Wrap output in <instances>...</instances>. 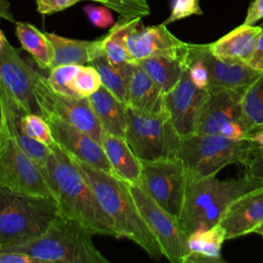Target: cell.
<instances>
[{
  "label": "cell",
  "mask_w": 263,
  "mask_h": 263,
  "mask_svg": "<svg viewBox=\"0 0 263 263\" xmlns=\"http://www.w3.org/2000/svg\"><path fill=\"white\" fill-rule=\"evenodd\" d=\"M34 96L42 116H53L86 133L98 143H102L104 130L92 112L87 98L71 97L55 91L47 78L37 74Z\"/></svg>",
  "instance_id": "10"
},
{
  "label": "cell",
  "mask_w": 263,
  "mask_h": 263,
  "mask_svg": "<svg viewBox=\"0 0 263 263\" xmlns=\"http://www.w3.org/2000/svg\"><path fill=\"white\" fill-rule=\"evenodd\" d=\"M0 263H43L31 255L16 251H0Z\"/></svg>",
  "instance_id": "37"
},
{
  "label": "cell",
  "mask_w": 263,
  "mask_h": 263,
  "mask_svg": "<svg viewBox=\"0 0 263 263\" xmlns=\"http://www.w3.org/2000/svg\"><path fill=\"white\" fill-rule=\"evenodd\" d=\"M260 27H261V28H262V29H263V22H262V23H261V25H260Z\"/></svg>",
  "instance_id": "45"
},
{
  "label": "cell",
  "mask_w": 263,
  "mask_h": 263,
  "mask_svg": "<svg viewBox=\"0 0 263 263\" xmlns=\"http://www.w3.org/2000/svg\"><path fill=\"white\" fill-rule=\"evenodd\" d=\"M225 240V230L220 224L189 233L185 263H224L222 246Z\"/></svg>",
  "instance_id": "24"
},
{
  "label": "cell",
  "mask_w": 263,
  "mask_h": 263,
  "mask_svg": "<svg viewBox=\"0 0 263 263\" xmlns=\"http://www.w3.org/2000/svg\"><path fill=\"white\" fill-rule=\"evenodd\" d=\"M128 18L121 16L107 34L100 37L103 53L111 64L116 66L132 64L124 41Z\"/></svg>",
  "instance_id": "28"
},
{
  "label": "cell",
  "mask_w": 263,
  "mask_h": 263,
  "mask_svg": "<svg viewBox=\"0 0 263 263\" xmlns=\"http://www.w3.org/2000/svg\"><path fill=\"white\" fill-rule=\"evenodd\" d=\"M82 0H36L37 10L41 14H51L73 6Z\"/></svg>",
  "instance_id": "36"
},
{
  "label": "cell",
  "mask_w": 263,
  "mask_h": 263,
  "mask_svg": "<svg viewBox=\"0 0 263 263\" xmlns=\"http://www.w3.org/2000/svg\"><path fill=\"white\" fill-rule=\"evenodd\" d=\"M43 117L50 126L55 143L68 155L90 166L113 174L101 144L93 138L57 117Z\"/></svg>",
  "instance_id": "16"
},
{
  "label": "cell",
  "mask_w": 263,
  "mask_h": 263,
  "mask_svg": "<svg viewBox=\"0 0 263 263\" xmlns=\"http://www.w3.org/2000/svg\"><path fill=\"white\" fill-rule=\"evenodd\" d=\"M125 105L140 114H157L166 110L164 93L137 64L129 78Z\"/></svg>",
  "instance_id": "20"
},
{
  "label": "cell",
  "mask_w": 263,
  "mask_h": 263,
  "mask_svg": "<svg viewBox=\"0 0 263 263\" xmlns=\"http://www.w3.org/2000/svg\"><path fill=\"white\" fill-rule=\"evenodd\" d=\"M189 49L198 57L209 73V90L229 89L245 95L262 72L245 63H231L215 57L209 44L188 43Z\"/></svg>",
  "instance_id": "15"
},
{
  "label": "cell",
  "mask_w": 263,
  "mask_h": 263,
  "mask_svg": "<svg viewBox=\"0 0 263 263\" xmlns=\"http://www.w3.org/2000/svg\"><path fill=\"white\" fill-rule=\"evenodd\" d=\"M0 20L8 21L9 23H14L13 14L10 10V5L7 0H0Z\"/></svg>",
  "instance_id": "43"
},
{
  "label": "cell",
  "mask_w": 263,
  "mask_h": 263,
  "mask_svg": "<svg viewBox=\"0 0 263 263\" xmlns=\"http://www.w3.org/2000/svg\"><path fill=\"white\" fill-rule=\"evenodd\" d=\"M118 12L124 17H143L150 14L146 0H93Z\"/></svg>",
  "instance_id": "33"
},
{
  "label": "cell",
  "mask_w": 263,
  "mask_h": 263,
  "mask_svg": "<svg viewBox=\"0 0 263 263\" xmlns=\"http://www.w3.org/2000/svg\"><path fill=\"white\" fill-rule=\"evenodd\" d=\"M128 187L143 219L159 243L163 257L172 263H185L188 234L180 220L162 209L139 185L128 184Z\"/></svg>",
  "instance_id": "11"
},
{
  "label": "cell",
  "mask_w": 263,
  "mask_h": 263,
  "mask_svg": "<svg viewBox=\"0 0 263 263\" xmlns=\"http://www.w3.org/2000/svg\"><path fill=\"white\" fill-rule=\"evenodd\" d=\"M45 176L60 215L78 222L92 234L116 237L112 221L93 190L70 156L57 143L50 147Z\"/></svg>",
  "instance_id": "1"
},
{
  "label": "cell",
  "mask_w": 263,
  "mask_h": 263,
  "mask_svg": "<svg viewBox=\"0 0 263 263\" xmlns=\"http://www.w3.org/2000/svg\"><path fill=\"white\" fill-rule=\"evenodd\" d=\"M92 112L104 133L125 138L127 107L103 85L87 97Z\"/></svg>",
  "instance_id": "22"
},
{
  "label": "cell",
  "mask_w": 263,
  "mask_h": 263,
  "mask_svg": "<svg viewBox=\"0 0 263 263\" xmlns=\"http://www.w3.org/2000/svg\"><path fill=\"white\" fill-rule=\"evenodd\" d=\"M101 146L111 165L113 175L128 184H138L141 177L142 162L126 139L104 133Z\"/></svg>",
  "instance_id": "21"
},
{
  "label": "cell",
  "mask_w": 263,
  "mask_h": 263,
  "mask_svg": "<svg viewBox=\"0 0 263 263\" xmlns=\"http://www.w3.org/2000/svg\"><path fill=\"white\" fill-rule=\"evenodd\" d=\"M70 158L111 219L116 238L134 241L153 259L159 260L163 257L159 243L135 202L128 184L111 173L90 166L72 156Z\"/></svg>",
  "instance_id": "2"
},
{
  "label": "cell",
  "mask_w": 263,
  "mask_h": 263,
  "mask_svg": "<svg viewBox=\"0 0 263 263\" xmlns=\"http://www.w3.org/2000/svg\"><path fill=\"white\" fill-rule=\"evenodd\" d=\"M246 173L263 182V150L257 149L250 164L246 167Z\"/></svg>",
  "instance_id": "39"
},
{
  "label": "cell",
  "mask_w": 263,
  "mask_h": 263,
  "mask_svg": "<svg viewBox=\"0 0 263 263\" xmlns=\"http://www.w3.org/2000/svg\"><path fill=\"white\" fill-rule=\"evenodd\" d=\"M254 233H258V234H260V235L263 237V223L260 224V225L254 230Z\"/></svg>",
  "instance_id": "44"
},
{
  "label": "cell",
  "mask_w": 263,
  "mask_h": 263,
  "mask_svg": "<svg viewBox=\"0 0 263 263\" xmlns=\"http://www.w3.org/2000/svg\"><path fill=\"white\" fill-rule=\"evenodd\" d=\"M242 97V95L229 89L210 91L199 113L195 133L218 135L225 123L234 120L240 121Z\"/></svg>",
  "instance_id": "17"
},
{
  "label": "cell",
  "mask_w": 263,
  "mask_h": 263,
  "mask_svg": "<svg viewBox=\"0 0 263 263\" xmlns=\"http://www.w3.org/2000/svg\"><path fill=\"white\" fill-rule=\"evenodd\" d=\"M250 141H252L260 150H263V125L255 127L247 137Z\"/></svg>",
  "instance_id": "42"
},
{
  "label": "cell",
  "mask_w": 263,
  "mask_h": 263,
  "mask_svg": "<svg viewBox=\"0 0 263 263\" xmlns=\"http://www.w3.org/2000/svg\"><path fill=\"white\" fill-rule=\"evenodd\" d=\"M52 47L53 67L67 64L88 65L93 59L103 52L101 38L97 40H79L66 38L54 33H46Z\"/></svg>",
  "instance_id": "23"
},
{
  "label": "cell",
  "mask_w": 263,
  "mask_h": 263,
  "mask_svg": "<svg viewBox=\"0 0 263 263\" xmlns=\"http://www.w3.org/2000/svg\"><path fill=\"white\" fill-rule=\"evenodd\" d=\"M194 14H202V10L199 6V0H173L171 14L162 24L168 25Z\"/></svg>",
  "instance_id": "34"
},
{
  "label": "cell",
  "mask_w": 263,
  "mask_h": 263,
  "mask_svg": "<svg viewBox=\"0 0 263 263\" xmlns=\"http://www.w3.org/2000/svg\"><path fill=\"white\" fill-rule=\"evenodd\" d=\"M58 214V203L52 197L22 193L0 187L1 248L38 237L47 229Z\"/></svg>",
  "instance_id": "5"
},
{
  "label": "cell",
  "mask_w": 263,
  "mask_h": 263,
  "mask_svg": "<svg viewBox=\"0 0 263 263\" xmlns=\"http://www.w3.org/2000/svg\"><path fill=\"white\" fill-rule=\"evenodd\" d=\"M263 223V187L253 190L230 204L219 224L224 228L226 239L249 233Z\"/></svg>",
  "instance_id": "18"
},
{
  "label": "cell",
  "mask_w": 263,
  "mask_h": 263,
  "mask_svg": "<svg viewBox=\"0 0 263 263\" xmlns=\"http://www.w3.org/2000/svg\"><path fill=\"white\" fill-rule=\"evenodd\" d=\"M16 121L31 138L48 147H52L55 144L50 126L40 113H26L17 107Z\"/></svg>",
  "instance_id": "30"
},
{
  "label": "cell",
  "mask_w": 263,
  "mask_h": 263,
  "mask_svg": "<svg viewBox=\"0 0 263 263\" xmlns=\"http://www.w3.org/2000/svg\"><path fill=\"white\" fill-rule=\"evenodd\" d=\"M83 10L89 22L97 28L105 29L113 24V16L105 6L87 5L83 7Z\"/></svg>",
  "instance_id": "35"
},
{
  "label": "cell",
  "mask_w": 263,
  "mask_h": 263,
  "mask_svg": "<svg viewBox=\"0 0 263 263\" xmlns=\"http://www.w3.org/2000/svg\"><path fill=\"white\" fill-rule=\"evenodd\" d=\"M248 65L259 72H263V30L260 33L254 52L248 62Z\"/></svg>",
  "instance_id": "40"
},
{
  "label": "cell",
  "mask_w": 263,
  "mask_h": 263,
  "mask_svg": "<svg viewBox=\"0 0 263 263\" xmlns=\"http://www.w3.org/2000/svg\"><path fill=\"white\" fill-rule=\"evenodd\" d=\"M258 147L248 138L232 140L220 134H197L183 137L178 157L189 178L217 176L229 164L247 167Z\"/></svg>",
  "instance_id": "6"
},
{
  "label": "cell",
  "mask_w": 263,
  "mask_h": 263,
  "mask_svg": "<svg viewBox=\"0 0 263 263\" xmlns=\"http://www.w3.org/2000/svg\"><path fill=\"white\" fill-rule=\"evenodd\" d=\"M125 139L141 161L178 157L182 140L166 110L140 114L129 108Z\"/></svg>",
  "instance_id": "8"
},
{
  "label": "cell",
  "mask_w": 263,
  "mask_h": 263,
  "mask_svg": "<svg viewBox=\"0 0 263 263\" xmlns=\"http://www.w3.org/2000/svg\"><path fill=\"white\" fill-rule=\"evenodd\" d=\"M0 187L12 191L52 197L43 171L15 141L6 114L0 110Z\"/></svg>",
  "instance_id": "7"
},
{
  "label": "cell",
  "mask_w": 263,
  "mask_h": 263,
  "mask_svg": "<svg viewBox=\"0 0 263 263\" xmlns=\"http://www.w3.org/2000/svg\"><path fill=\"white\" fill-rule=\"evenodd\" d=\"M186 54L182 55H155L137 63L158 85L163 93L173 89L186 69Z\"/></svg>",
  "instance_id": "25"
},
{
  "label": "cell",
  "mask_w": 263,
  "mask_h": 263,
  "mask_svg": "<svg viewBox=\"0 0 263 263\" xmlns=\"http://www.w3.org/2000/svg\"><path fill=\"white\" fill-rule=\"evenodd\" d=\"M88 65L93 66L99 72L102 85L119 101L125 104L127 86L135 64H124L120 66L113 65L102 52Z\"/></svg>",
  "instance_id": "27"
},
{
  "label": "cell",
  "mask_w": 263,
  "mask_h": 263,
  "mask_svg": "<svg viewBox=\"0 0 263 263\" xmlns=\"http://www.w3.org/2000/svg\"><path fill=\"white\" fill-rule=\"evenodd\" d=\"M81 65L75 64H67V65H60L53 67L49 70V75L46 77L49 85L58 92L75 97L71 91L69 85L79 72Z\"/></svg>",
  "instance_id": "32"
},
{
  "label": "cell",
  "mask_w": 263,
  "mask_h": 263,
  "mask_svg": "<svg viewBox=\"0 0 263 263\" xmlns=\"http://www.w3.org/2000/svg\"><path fill=\"white\" fill-rule=\"evenodd\" d=\"M0 249H1V245H0Z\"/></svg>",
  "instance_id": "46"
},
{
  "label": "cell",
  "mask_w": 263,
  "mask_h": 263,
  "mask_svg": "<svg viewBox=\"0 0 263 263\" xmlns=\"http://www.w3.org/2000/svg\"><path fill=\"white\" fill-rule=\"evenodd\" d=\"M263 182L249 174L219 180L216 176L189 178L180 223L187 234L213 227L226 210L242 195L262 188Z\"/></svg>",
  "instance_id": "3"
},
{
  "label": "cell",
  "mask_w": 263,
  "mask_h": 263,
  "mask_svg": "<svg viewBox=\"0 0 263 263\" xmlns=\"http://www.w3.org/2000/svg\"><path fill=\"white\" fill-rule=\"evenodd\" d=\"M93 235L78 222L58 214L38 237L0 251L23 252L43 263H109L95 246Z\"/></svg>",
  "instance_id": "4"
},
{
  "label": "cell",
  "mask_w": 263,
  "mask_h": 263,
  "mask_svg": "<svg viewBox=\"0 0 263 263\" xmlns=\"http://www.w3.org/2000/svg\"><path fill=\"white\" fill-rule=\"evenodd\" d=\"M263 18V0H254L248 10L243 21L246 25H255L258 21Z\"/></svg>",
  "instance_id": "41"
},
{
  "label": "cell",
  "mask_w": 263,
  "mask_h": 263,
  "mask_svg": "<svg viewBox=\"0 0 263 263\" xmlns=\"http://www.w3.org/2000/svg\"><path fill=\"white\" fill-rule=\"evenodd\" d=\"M262 30L260 26L242 24L217 41L210 43V49L220 60L248 64Z\"/></svg>",
  "instance_id": "19"
},
{
  "label": "cell",
  "mask_w": 263,
  "mask_h": 263,
  "mask_svg": "<svg viewBox=\"0 0 263 263\" xmlns=\"http://www.w3.org/2000/svg\"><path fill=\"white\" fill-rule=\"evenodd\" d=\"M15 34L22 47L31 54L37 66L50 70L52 65V47L45 33L34 25L15 22Z\"/></svg>",
  "instance_id": "26"
},
{
  "label": "cell",
  "mask_w": 263,
  "mask_h": 263,
  "mask_svg": "<svg viewBox=\"0 0 263 263\" xmlns=\"http://www.w3.org/2000/svg\"><path fill=\"white\" fill-rule=\"evenodd\" d=\"M37 74L0 30V83L26 113H40L34 96Z\"/></svg>",
  "instance_id": "12"
},
{
  "label": "cell",
  "mask_w": 263,
  "mask_h": 263,
  "mask_svg": "<svg viewBox=\"0 0 263 263\" xmlns=\"http://www.w3.org/2000/svg\"><path fill=\"white\" fill-rule=\"evenodd\" d=\"M124 41L132 64L155 55H182L188 48V43L173 35L166 25L145 27L142 17L128 18Z\"/></svg>",
  "instance_id": "13"
},
{
  "label": "cell",
  "mask_w": 263,
  "mask_h": 263,
  "mask_svg": "<svg viewBox=\"0 0 263 263\" xmlns=\"http://www.w3.org/2000/svg\"><path fill=\"white\" fill-rule=\"evenodd\" d=\"M139 185L162 209L180 218L183 209L188 173L179 157L142 160Z\"/></svg>",
  "instance_id": "9"
},
{
  "label": "cell",
  "mask_w": 263,
  "mask_h": 263,
  "mask_svg": "<svg viewBox=\"0 0 263 263\" xmlns=\"http://www.w3.org/2000/svg\"><path fill=\"white\" fill-rule=\"evenodd\" d=\"M101 86L102 81L99 72L91 65L82 66L69 85L73 95L78 98H87Z\"/></svg>",
  "instance_id": "31"
},
{
  "label": "cell",
  "mask_w": 263,
  "mask_h": 263,
  "mask_svg": "<svg viewBox=\"0 0 263 263\" xmlns=\"http://www.w3.org/2000/svg\"><path fill=\"white\" fill-rule=\"evenodd\" d=\"M240 123L248 135L255 127L263 125V72L242 97Z\"/></svg>",
  "instance_id": "29"
},
{
  "label": "cell",
  "mask_w": 263,
  "mask_h": 263,
  "mask_svg": "<svg viewBox=\"0 0 263 263\" xmlns=\"http://www.w3.org/2000/svg\"><path fill=\"white\" fill-rule=\"evenodd\" d=\"M220 135L232 140H240L248 137V132L239 120H234L225 123L220 130Z\"/></svg>",
  "instance_id": "38"
},
{
  "label": "cell",
  "mask_w": 263,
  "mask_h": 263,
  "mask_svg": "<svg viewBox=\"0 0 263 263\" xmlns=\"http://www.w3.org/2000/svg\"><path fill=\"white\" fill-rule=\"evenodd\" d=\"M209 95L210 90L194 85L187 69L178 84L164 93L165 109L181 138L195 133L199 113Z\"/></svg>",
  "instance_id": "14"
}]
</instances>
